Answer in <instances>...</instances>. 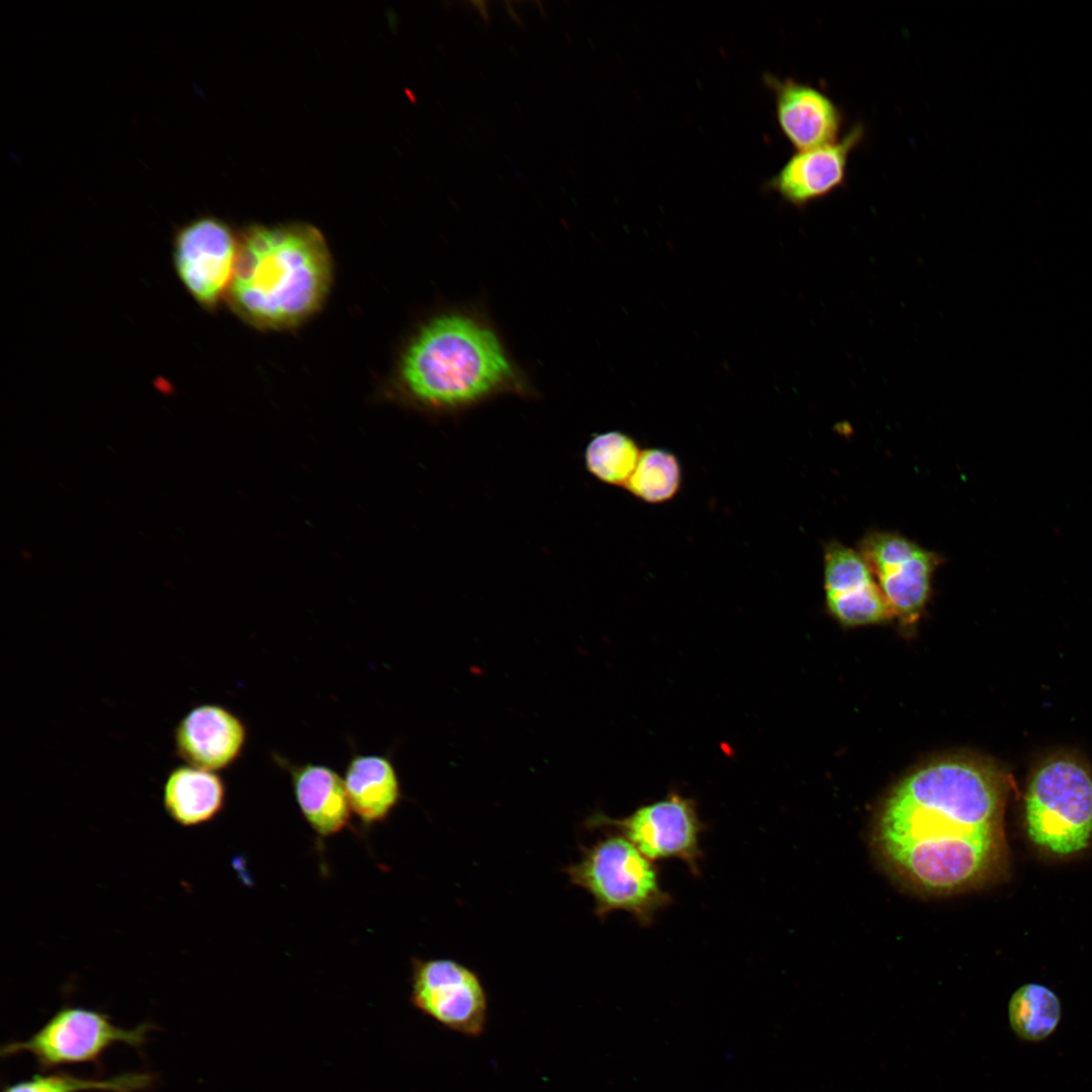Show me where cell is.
Here are the masks:
<instances>
[{"label": "cell", "mask_w": 1092, "mask_h": 1092, "mask_svg": "<svg viewBox=\"0 0 1092 1092\" xmlns=\"http://www.w3.org/2000/svg\"><path fill=\"white\" fill-rule=\"evenodd\" d=\"M151 1026L113 1025L107 1015L83 1007H64L28 1039L3 1045L2 1056L29 1053L42 1069L97 1062L115 1042L138 1048Z\"/></svg>", "instance_id": "52a82bcc"}, {"label": "cell", "mask_w": 1092, "mask_h": 1092, "mask_svg": "<svg viewBox=\"0 0 1092 1092\" xmlns=\"http://www.w3.org/2000/svg\"><path fill=\"white\" fill-rule=\"evenodd\" d=\"M172 735L177 758L187 765L217 772L232 767L241 758L248 728L229 708L200 704L177 722Z\"/></svg>", "instance_id": "4fadbf2b"}, {"label": "cell", "mask_w": 1092, "mask_h": 1092, "mask_svg": "<svg viewBox=\"0 0 1092 1092\" xmlns=\"http://www.w3.org/2000/svg\"><path fill=\"white\" fill-rule=\"evenodd\" d=\"M153 1077L146 1073H126L108 1079H84L67 1073L34 1075L4 1087L2 1092H138L150 1087Z\"/></svg>", "instance_id": "44dd1931"}, {"label": "cell", "mask_w": 1092, "mask_h": 1092, "mask_svg": "<svg viewBox=\"0 0 1092 1092\" xmlns=\"http://www.w3.org/2000/svg\"><path fill=\"white\" fill-rule=\"evenodd\" d=\"M823 566L826 606L837 621L861 626L895 618L858 550L829 541Z\"/></svg>", "instance_id": "8fae6325"}, {"label": "cell", "mask_w": 1092, "mask_h": 1092, "mask_svg": "<svg viewBox=\"0 0 1092 1092\" xmlns=\"http://www.w3.org/2000/svg\"><path fill=\"white\" fill-rule=\"evenodd\" d=\"M1009 777L979 759L928 763L886 799L876 841L890 868L910 885L951 893L989 878L1002 860V819Z\"/></svg>", "instance_id": "6da1fadb"}, {"label": "cell", "mask_w": 1092, "mask_h": 1092, "mask_svg": "<svg viewBox=\"0 0 1092 1092\" xmlns=\"http://www.w3.org/2000/svg\"><path fill=\"white\" fill-rule=\"evenodd\" d=\"M239 240L231 228L212 216L180 226L173 241V261L181 283L204 308H214L228 293Z\"/></svg>", "instance_id": "30bf717a"}, {"label": "cell", "mask_w": 1092, "mask_h": 1092, "mask_svg": "<svg viewBox=\"0 0 1092 1092\" xmlns=\"http://www.w3.org/2000/svg\"><path fill=\"white\" fill-rule=\"evenodd\" d=\"M291 779L299 810L318 834L328 836L343 830L351 818V806L344 779L325 764H295L274 755Z\"/></svg>", "instance_id": "9a60e30c"}, {"label": "cell", "mask_w": 1092, "mask_h": 1092, "mask_svg": "<svg viewBox=\"0 0 1092 1092\" xmlns=\"http://www.w3.org/2000/svg\"><path fill=\"white\" fill-rule=\"evenodd\" d=\"M864 136V125L855 123L832 143L798 151L769 180V188L798 208L830 195L844 186L849 158Z\"/></svg>", "instance_id": "7c38bea8"}, {"label": "cell", "mask_w": 1092, "mask_h": 1092, "mask_svg": "<svg viewBox=\"0 0 1092 1092\" xmlns=\"http://www.w3.org/2000/svg\"><path fill=\"white\" fill-rule=\"evenodd\" d=\"M586 826L620 833L652 861L676 858L692 874H700L703 856L700 837L705 826L695 801L677 793L644 804L623 818L614 819L597 812L588 818Z\"/></svg>", "instance_id": "8992f818"}, {"label": "cell", "mask_w": 1092, "mask_h": 1092, "mask_svg": "<svg viewBox=\"0 0 1092 1092\" xmlns=\"http://www.w3.org/2000/svg\"><path fill=\"white\" fill-rule=\"evenodd\" d=\"M565 873L571 884L594 898L600 918L624 911L648 926L671 903L653 861L621 834L610 833L583 847L580 858L566 867Z\"/></svg>", "instance_id": "5b68a950"}, {"label": "cell", "mask_w": 1092, "mask_h": 1092, "mask_svg": "<svg viewBox=\"0 0 1092 1092\" xmlns=\"http://www.w3.org/2000/svg\"><path fill=\"white\" fill-rule=\"evenodd\" d=\"M1009 1023L1014 1033L1027 1041L1049 1037L1061 1020V1003L1044 985L1028 983L1019 987L1008 1004Z\"/></svg>", "instance_id": "ac0fdd59"}, {"label": "cell", "mask_w": 1092, "mask_h": 1092, "mask_svg": "<svg viewBox=\"0 0 1092 1092\" xmlns=\"http://www.w3.org/2000/svg\"><path fill=\"white\" fill-rule=\"evenodd\" d=\"M344 782L352 812L366 824L386 819L401 799L397 771L385 755L355 753Z\"/></svg>", "instance_id": "2e32d148"}, {"label": "cell", "mask_w": 1092, "mask_h": 1092, "mask_svg": "<svg viewBox=\"0 0 1092 1092\" xmlns=\"http://www.w3.org/2000/svg\"><path fill=\"white\" fill-rule=\"evenodd\" d=\"M225 796V783L216 772L184 764L168 772L163 787V806L176 823L196 826L220 813Z\"/></svg>", "instance_id": "e0dca14e"}, {"label": "cell", "mask_w": 1092, "mask_h": 1092, "mask_svg": "<svg viewBox=\"0 0 1092 1092\" xmlns=\"http://www.w3.org/2000/svg\"><path fill=\"white\" fill-rule=\"evenodd\" d=\"M1030 840L1057 855L1086 848L1092 837V772L1078 757L1057 753L1030 775L1024 801Z\"/></svg>", "instance_id": "277c9868"}, {"label": "cell", "mask_w": 1092, "mask_h": 1092, "mask_svg": "<svg viewBox=\"0 0 1092 1092\" xmlns=\"http://www.w3.org/2000/svg\"><path fill=\"white\" fill-rule=\"evenodd\" d=\"M766 79L775 94L779 126L795 149L819 147L840 138L843 113L827 94L791 78Z\"/></svg>", "instance_id": "5bb4252c"}, {"label": "cell", "mask_w": 1092, "mask_h": 1092, "mask_svg": "<svg viewBox=\"0 0 1092 1092\" xmlns=\"http://www.w3.org/2000/svg\"><path fill=\"white\" fill-rule=\"evenodd\" d=\"M858 552L880 586L894 617L904 625L919 619L942 561L934 551L890 531L873 530L858 542Z\"/></svg>", "instance_id": "ba28073f"}, {"label": "cell", "mask_w": 1092, "mask_h": 1092, "mask_svg": "<svg viewBox=\"0 0 1092 1092\" xmlns=\"http://www.w3.org/2000/svg\"><path fill=\"white\" fill-rule=\"evenodd\" d=\"M681 481L682 470L676 455L664 448L654 447L642 450L625 487L642 502L661 504L677 494Z\"/></svg>", "instance_id": "ffe728a7"}, {"label": "cell", "mask_w": 1092, "mask_h": 1092, "mask_svg": "<svg viewBox=\"0 0 1092 1092\" xmlns=\"http://www.w3.org/2000/svg\"><path fill=\"white\" fill-rule=\"evenodd\" d=\"M398 380L408 398L439 413L528 390L493 327L461 309L437 313L419 328L400 357Z\"/></svg>", "instance_id": "7a4b0ae2"}, {"label": "cell", "mask_w": 1092, "mask_h": 1092, "mask_svg": "<svg viewBox=\"0 0 1092 1092\" xmlns=\"http://www.w3.org/2000/svg\"><path fill=\"white\" fill-rule=\"evenodd\" d=\"M642 450L637 442L621 431L597 434L584 450L587 471L599 480L615 486H626Z\"/></svg>", "instance_id": "d6986e66"}, {"label": "cell", "mask_w": 1092, "mask_h": 1092, "mask_svg": "<svg viewBox=\"0 0 1092 1092\" xmlns=\"http://www.w3.org/2000/svg\"><path fill=\"white\" fill-rule=\"evenodd\" d=\"M331 282V255L314 226L256 225L239 240L228 298L252 326L287 329L322 306Z\"/></svg>", "instance_id": "3957f363"}, {"label": "cell", "mask_w": 1092, "mask_h": 1092, "mask_svg": "<svg viewBox=\"0 0 1092 1092\" xmlns=\"http://www.w3.org/2000/svg\"><path fill=\"white\" fill-rule=\"evenodd\" d=\"M412 1003L446 1029L466 1036L486 1027L488 999L478 975L451 959L414 960Z\"/></svg>", "instance_id": "9c48e42d"}]
</instances>
